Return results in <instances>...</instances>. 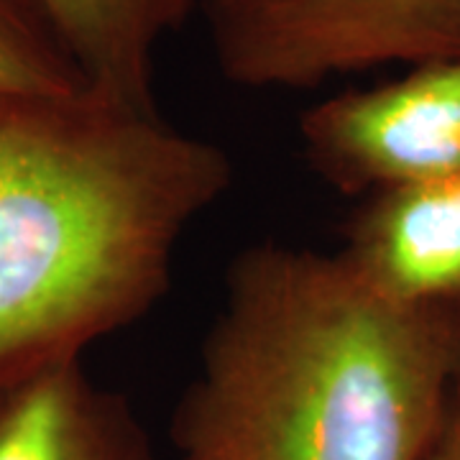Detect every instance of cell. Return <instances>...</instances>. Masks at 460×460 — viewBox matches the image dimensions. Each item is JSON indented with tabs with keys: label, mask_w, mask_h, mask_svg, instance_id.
Wrapping results in <instances>:
<instances>
[{
	"label": "cell",
	"mask_w": 460,
	"mask_h": 460,
	"mask_svg": "<svg viewBox=\"0 0 460 460\" xmlns=\"http://www.w3.org/2000/svg\"><path fill=\"white\" fill-rule=\"evenodd\" d=\"M460 378L458 307H404L341 253L261 241L172 417L177 460H420Z\"/></svg>",
	"instance_id": "1"
},
{
	"label": "cell",
	"mask_w": 460,
	"mask_h": 460,
	"mask_svg": "<svg viewBox=\"0 0 460 460\" xmlns=\"http://www.w3.org/2000/svg\"><path fill=\"white\" fill-rule=\"evenodd\" d=\"M228 151L95 93L0 95V389L144 320Z\"/></svg>",
	"instance_id": "2"
},
{
	"label": "cell",
	"mask_w": 460,
	"mask_h": 460,
	"mask_svg": "<svg viewBox=\"0 0 460 460\" xmlns=\"http://www.w3.org/2000/svg\"><path fill=\"white\" fill-rule=\"evenodd\" d=\"M215 65L246 90H313L460 59V0H199Z\"/></svg>",
	"instance_id": "3"
},
{
	"label": "cell",
	"mask_w": 460,
	"mask_h": 460,
	"mask_svg": "<svg viewBox=\"0 0 460 460\" xmlns=\"http://www.w3.org/2000/svg\"><path fill=\"white\" fill-rule=\"evenodd\" d=\"M299 141L314 174L341 195L460 172V59L320 100L299 118Z\"/></svg>",
	"instance_id": "4"
},
{
	"label": "cell",
	"mask_w": 460,
	"mask_h": 460,
	"mask_svg": "<svg viewBox=\"0 0 460 460\" xmlns=\"http://www.w3.org/2000/svg\"><path fill=\"white\" fill-rule=\"evenodd\" d=\"M338 253L396 305L460 307V172L374 192Z\"/></svg>",
	"instance_id": "5"
},
{
	"label": "cell",
	"mask_w": 460,
	"mask_h": 460,
	"mask_svg": "<svg viewBox=\"0 0 460 460\" xmlns=\"http://www.w3.org/2000/svg\"><path fill=\"white\" fill-rule=\"evenodd\" d=\"M0 460H154L144 422L83 361L0 389Z\"/></svg>",
	"instance_id": "6"
},
{
	"label": "cell",
	"mask_w": 460,
	"mask_h": 460,
	"mask_svg": "<svg viewBox=\"0 0 460 460\" xmlns=\"http://www.w3.org/2000/svg\"><path fill=\"white\" fill-rule=\"evenodd\" d=\"M90 90L115 105L159 113L154 59L199 0H33Z\"/></svg>",
	"instance_id": "7"
},
{
	"label": "cell",
	"mask_w": 460,
	"mask_h": 460,
	"mask_svg": "<svg viewBox=\"0 0 460 460\" xmlns=\"http://www.w3.org/2000/svg\"><path fill=\"white\" fill-rule=\"evenodd\" d=\"M93 93L33 0H0V95Z\"/></svg>",
	"instance_id": "8"
},
{
	"label": "cell",
	"mask_w": 460,
	"mask_h": 460,
	"mask_svg": "<svg viewBox=\"0 0 460 460\" xmlns=\"http://www.w3.org/2000/svg\"><path fill=\"white\" fill-rule=\"evenodd\" d=\"M420 460H460V378L456 381L440 429Z\"/></svg>",
	"instance_id": "9"
},
{
	"label": "cell",
	"mask_w": 460,
	"mask_h": 460,
	"mask_svg": "<svg viewBox=\"0 0 460 460\" xmlns=\"http://www.w3.org/2000/svg\"><path fill=\"white\" fill-rule=\"evenodd\" d=\"M458 310H460V307H458Z\"/></svg>",
	"instance_id": "10"
}]
</instances>
